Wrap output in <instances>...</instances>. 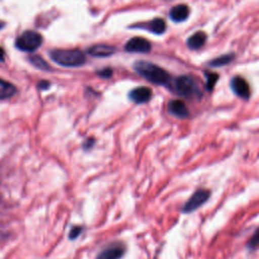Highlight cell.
Segmentation results:
<instances>
[{"label": "cell", "instance_id": "1", "mask_svg": "<svg viewBox=\"0 0 259 259\" xmlns=\"http://www.w3.org/2000/svg\"><path fill=\"white\" fill-rule=\"evenodd\" d=\"M134 69L139 75L154 84L167 85L170 82L169 74L161 67L150 62L138 61L134 64Z\"/></svg>", "mask_w": 259, "mask_h": 259}, {"label": "cell", "instance_id": "2", "mask_svg": "<svg viewBox=\"0 0 259 259\" xmlns=\"http://www.w3.org/2000/svg\"><path fill=\"white\" fill-rule=\"evenodd\" d=\"M50 55L54 62L64 67H79L86 62L84 53L78 49L55 50Z\"/></svg>", "mask_w": 259, "mask_h": 259}, {"label": "cell", "instance_id": "3", "mask_svg": "<svg viewBox=\"0 0 259 259\" xmlns=\"http://www.w3.org/2000/svg\"><path fill=\"white\" fill-rule=\"evenodd\" d=\"M174 89L178 95L186 98L200 97L201 92L193 78L189 76H180L174 81Z\"/></svg>", "mask_w": 259, "mask_h": 259}, {"label": "cell", "instance_id": "4", "mask_svg": "<svg viewBox=\"0 0 259 259\" xmlns=\"http://www.w3.org/2000/svg\"><path fill=\"white\" fill-rule=\"evenodd\" d=\"M42 42L41 35L33 30H26L16 38L15 46L23 52H33Z\"/></svg>", "mask_w": 259, "mask_h": 259}, {"label": "cell", "instance_id": "5", "mask_svg": "<svg viewBox=\"0 0 259 259\" xmlns=\"http://www.w3.org/2000/svg\"><path fill=\"white\" fill-rule=\"evenodd\" d=\"M210 196V191L208 189L200 188L197 189L188 199L187 201L182 205L181 211L183 213H191L194 210L198 209L200 206H202Z\"/></svg>", "mask_w": 259, "mask_h": 259}, {"label": "cell", "instance_id": "6", "mask_svg": "<svg viewBox=\"0 0 259 259\" xmlns=\"http://www.w3.org/2000/svg\"><path fill=\"white\" fill-rule=\"evenodd\" d=\"M230 85H231V89L238 97L245 99V100L249 99L250 94H251L250 86L244 78H242L240 76H235L231 79Z\"/></svg>", "mask_w": 259, "mask_h": 259}, {"label": "cell", "instance_id": "7", "mask_svg": "<svg viewBox=\"0 0 259 259\" xmlns=\"http://www.w3.org/2000/svg\"><path fill=\"white\" fill-rule=\"evenodd\" d=\"M124 50L130 53H148L151 51V44L144 37L136 36L125 44Z\"/></svg>", "mask_w": 259, "mask_h": 259}, {"label": "cell", "instance_id": "8", "mask_svg": "<svg viewBox=\"0 0 259 259\" xmlns=\"http://www.w3.org/2000/svg\"><path fill=\"white\" fill-rule=\"evenodd\" d=\"M168 112L177 118H187L189 116V110L182 100L174 99L169 101L167 105Z\"/></svg>", "mask_w": 259, "mask_h": 259}, {"label": "cell", "instance_id": "9", "mask_svg": "<svg viewBox=\"0 0 259 259\" xmlns=\"http://www.w3.org/2000/svg\"><path fill=\"white\" fill-rule=\"evenodd\" d=\"M124 253V246L115 243L100 252L96 259H120Z\"/></svg>", "mask_w": 259, "mask_h": 259}, {"label": "cell", "instance_id": "10", "mask_svg": "<svg viewBox=\"0 0 259 259\" xmlns=\"http://www.w3.org/2000/svg\"><path fill=\"white\" fill-rule=\"evenodd\" d=\"M130 98L135 103L141 104L148 102L152 97V90L149 87H137L130 92Z\"/></svg>", "mask_w": 259, "mask_h": 259}, {"label": "cell", "instance_id": "11", "mask_svg": "<svg viewBox=\"0 0 259 259\" xmlns=\"http://www.w3.org/2000/svg\"><path fill=\"white\" fill-rule=\"evenodd\" d=\"M189 13H190V9L187 5L178 4L171 8L169 12V16L174 22H182L188 18Z\"/></svg>", "mask_w": 259, "mask_h": 259}, {"label": "cell", "instance_id": "12", "mask_svg": "<svg viewBox=\"0 0 259 259\" xmlns=\"http://www.w3.org/2000/svg\"><path fill=\"white\" fill-rule=\"evenodd\" d=\"M115 52V49L112 46L104 45V44H98L94 45L89 48L88 53L89 55L97 58H106L111 55H113Z\"/></svg>", "mask_w": 259, "mask_h": 259}, {"label": "cell", "instance_id": "13", "mask_svg": "<svg viewBox=\"0 0 259 259\" xmlns=\"http://www.w3.org/2000/svg\"><path fill=\"white\" fill-rule=\"evenodd\" d=\"M206 37L207 36L203 31H196L195 33H193L191 36L188 37L186 45L191 50H198L204 45Z\"/></svg>", "mask_w": 259, "mask_h": 259}, {"label": "cell", "instance_id": "14", "mask_svg": "<svg viewBox=\"0 0 259 259\" xmlns=\"http://www.w3.org/2000/svg\"><path fill=\"white\" fill-rule=\"evenodd\" d=\"M16 92V88L13 84L0 79V100L8 99L12 97Z\"/></svg>", "mask_w": 259, "mask_h": 259}, {"label": "cell", "instance_id": "15", "mask_svg": "<svg viewBox=\"0 0 259 259\" xmlns=\"http://www.w3.org/2000/svg\"><path fill=\"white\" fill-rule=\"evenodd\" d=\"M235 58V55L234 54H226V55H222L213 60H211L208 65L210 67H223V66H226L228 64H230Z\"/></svg>", "mask_w": 259, "mask_h": 259}, {"label": "cell", "instance_id": "16", "mask_svg": "<svg viewBox=\"0 0 259 259\" xmlns=\"http://www.w3.org/2000/svg\"><path fill=\"white\" fill-rule=\"evenodd\" d=\"M149 29L156 34H162L166 30V23L162 18H154L149 23Z\"/></svg>", "mask_w": 259, "mask_h": 259}, {"label": "cell", "instance_id": "17", "mask_svg": "<svg viewBox=\"0 0 259 259\" xmlns=\"http://www.w3.org/2000/svg\"><path fill=\"white\" fill-rule=\"evenodd\" d=\"M29 62L37 69L39 70H50V66L49 64L40 57V56H37V55H34V56H31L29 58Z\"/></svg>", "mask_w": 259, "mask_h": 259}, {"label": "cell", "instance_id": "18", "mask_svg": "<svg viewBox=\"0 0 259 259\" xmlns=\"http://www.w3.org/2000/svg\"><path fill=\"white\" fill-rule=\"evenodd\" d=\"M205 78H206V82H205V87L207 91H212L214 88V85L219 79V75L215 73H209V72H205Z\"/></svg>", "mask_w": 259, "mask_h": 259}, {"label": "cell", "instance_id": "19", "mask_svg": "<svg viewBox=\"0 0 259 259\" xmlns=\"http://www.w3.org/2000/svg\"><path fill=\"white\" fill-rule=\"evenodd\" d=\"M259 245V227L255 230L254 234L251 236L249 242L247 243V248L249 250H254Z\"/></svg>", "mask_w": 259, "mask_h": 259}, {"label": "cell", "instance_id": "20", "mask_svg": "<svg viewBox=\"0 0 259 259\" xmlns=\"http://www.w3.org/2000/svg\"><path fill=\"white\" fill-rule=\"evenodd\" d=\"M81 232H82V228H81V227H78V226L73 227V228L71 229L70 233H69V238H70L71 240H75V239L81 234Z\"/></svg>", "mask_w": 259, "mask_h": 259}, {"label": "cell", "instance_id": "21", "mask_svg": "<svg viewBox=\"0 0 259 259\" xmlns=\"http://www.w3.org/2000/svg\"><path fill=\"white\" fill-rule=\"evenodd\" d=\"M97 75L102 78H109L112 75V70L110 68H105L97 72Z\"/></svg>", "mask_w": 259, "mask_h": 259}, {"label": "cell", "instance_id": "22", "mask_svg": "<svg viewBox=\"0 0 259 259\" xmlns=\"http://www.w3.org/2000/svg\"><path fill=\"white\" fill-rule=\"evenodd\" d=\"M50 82H48V81H40L38 84H37V87L39 88V89H41V90H47L49 87H50Z\"/></svg>", "mask_w": 259, "mask_h": 259}, {"label": "cell", "instance_id": "23", "mask_svg": "<svg viewBox=\"0 0 259 259\" xmlns=\"http://www.w3.org/2000/svg\"><path fill=\"white\" fill-rule=\"evenodd\" d=\"M93 145H94V140H93L92 138H90V139H87V140L85 141V143H84L83 147H84V149L89 150Z\"/></svg>", "mask_w": 259, "mask_h": 259}, {"label": "cell", "instance_id": "24", "mask_svg": "<svg viewBox=\"0 0 259 259\" xmlns=\"http://www.w3.org/2000/svg\"><path fill=\"white\" fill-rule=\"evenodd\" d=\"M4 60V51L0 48V61Z\"/></svg>", "mask_w": 259, "mask_h": 259}, {"label": "cell", "instance_id": "25", "mask_svg": "<svg viewBox=\"0 0 259 259\" xmlns=\"http://www.w3.org/2000/svg\"><path fill=\"white\" fill-rule=\"evenodd\" d=\"M3 25H4V24H3V22H1V21H0V28H2V27H3Z\"/></svg>", "mask_w": 259, "mask_h": 259}, {"label": "cell", "instance_id": "26", "mask_svg": "<svg viewBox=\"0 0 259 259\" xmlns=\"http://www.w3.org/2000/svg\"><path fill=\"white\" fill-rule=\"evenodd\" d=\"M166 1H173V0H166Z\"/></svg>", "mask_w": 259, "mask_h": 259}]
</instances>
